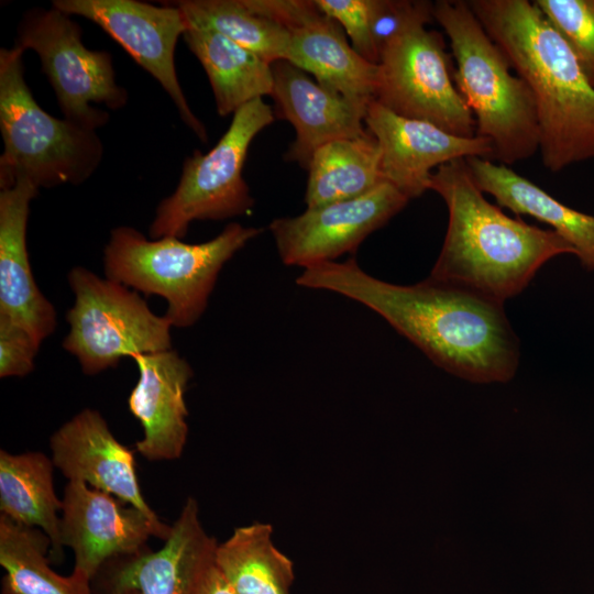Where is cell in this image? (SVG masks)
Segmentation results:
<instances>
[{
    "label": "cell",
    "instance_id": "8992f818",
    "mask_svg": "<svg viewBox=\"0 0 594 594\" xmlns=\"http://www.w3.org/2000/svg\"><path fill=\"white\" fill-rule=\"evenodd\" d=\"M261 232L230 223L212 240L189 244L174 237L147 240L131 227H117L105 248V273L147 296L165 298L164 316L170 324L189 327L206 310L223 265Z\"/></svg>",
    "mask_w": 594,
    "mask_h": 594
},
{
    "label": "cell",
    "instance_id": "d6986e66",
    "mask_svg": "<svg viewBox=\"0 0 594 594\" xmlns=\"http://www.w3.org/2000/svg\"><path fill=\"white\" fill-rule=\"evenodd\" d=\"M37 194L26 179L0 189V316L42 343L56 328V311L34 280L26 249L30 204Z\"/></svg>",
    "mask_w": 594,
    "mask_h": 594
},
{
    "label": "cell",
    "instance_id": "f1b7e54d",
    "mask_svg": "<svg viewBox=\"0 0 594 594\" xmlns=\"http://www.w3.org/2000/svg\"><path fill=\"white\" fill-rule=\"evenodd\" d=\"M435 2L411 0H371V36L378 56L383 50L415 23L435 21Z\"/></svg>",
    "mask_w": 594,
    "mask_h": 594
},
{
    "label": "cell",
    "instance_id": "ba28073f",
    "mask_svg": "<svg viewBox=\"0 0 594 594\" xmlns=\"http://www.w3.org/2000/svg\"><path fill=\"white\" fill-rule=\"evenodd\" d=\"M68 283L75 301L63 346L85 374L116 367L125 356L172 349L169 320L152 312L138 293L80 266L69 272Z\"/></svg>",
    "mask_w": 594,
    "mask_h": 594
},
{
    "label": "cell",
    "instance_id": "d4e9b609",
    "mask_svg": "<svg viewBox=\"0 0 594 594\" xmlns=\"http://www.w3.org/2000/svg\"><path fill=\"white\" fill-rule=\"evenodd\" d=\"M271 524L238 527L215 551V563L238 594H289L293 561L273 542Z\"/></svg>",
    "mask_w": 594,
    "mask_h": 594
},
{
    "label": "cell",
    "instance_id": "ac0fdd59",
    "mask_svg": "<svg viewBox=\"0 0 594 594\" xmlns=\"http://www.w3.org/2000/svg\"><path fill=\"white\" fill-rule=\"evenodd\" d=\"M132 359L140 377L130 393L128 406L143 428L135 451L150 461L179 459L188 435L185 392L193 370L172 349Z\"/></svg>",
    "mask_w": 594,
    "mask_h": 594
},
{
    "label": "cell",
    "instance_id": "cb8c5ba5",
    "mask_svg": "<svg viewBox=\"0 0 594 594\" xmlns=\"http://www.w3.org/2000/svg\"><path fill=\"white\" fill-rule=\"evenodd\" d=\"M380 162L378 144L369 131L358 138L336 140L320 146L308 166L307 208L367 194L385 182Z\"/></svg>",
    "mask_w": 594,
    "mask_h": 594
},
{
    "label": "cell",
    "instance_id": "f546056e",
    "mask_svg": "<svg viewBox=\"0 0 594 594\" xmlns=\"http://www.w3.org/2000/svg\"><path fill=\"white\" fill-rule=\"evenodd\" d=\"M327 16L345 31L351 45L364 59L378 64L371 36V0H315Z\"/></svg>",
    "mask_w": 594,
    "mask_h": 594
},
{
    "label": "cell",
    "instance_id": "d6a6232c",
    "mask_svg": "<svg viewBox=\"0 0 594 594\" xmlns=\"http://www.w3.org/2000/svg\"><path fill=\"white\" fill-rule=\"evenodd\" d=\"M121 594H140L138 591H127Z\"/></svg>",
    "mask_w": 594,
    "mask_h": 594
},
{
    "label": "cell",
    "instance_id": "2e32d148",
    "mask_svg": "<svg viewBox=\"0 0 594 594\" xmlns=\"http://www.w3.org/2000/svg\"><path fill=\"white\" fill-rule=\"evenodd\" d=\"M50 447L54 466L68 481L84 482L138 508L167 539L172 526L144 499L134 452L117 440L99 411L85 408L76 414L53 433Z\"/></svg>",
    "mask_w": 594,
    "mask_h": 594
},
{
    "label": "cell",
    "instance_id": "3957f363",
    "mask_svg": "<svg viewBox=\"0 0 594 594\" xmlns=\"http://www.w3.org/2000/svg\"><path fill=\"white\" fill-rule=\"evenodd\" d=\"M468 3L532 91L542 165L558 173L594 160V87L534 1Z\"/></svg>",
    "mask_w": 594,
    "mask_h": 594
},
{
    "label": "cell",
    "instance_id": "7a4b0ae2",
    "mask_svg": "<svg viewBox=\"0 0 594 594\" xmlns=\"http://www.w3.org/2000/svg\"><path fill=\"white\" fill-rule=\"evenodd\" d=\"M429 190L446 202L448 228L429 278L505 302L519 295L551 258L574 249L551 229L512 218L490 202L465 158L439 166Z\"/></svg>",
    "mask_w": 594,
    "mask_h": 594
},
{
    "label": "cell",
    "instance_id": "44dd1931",
    "mask_svg": "<svg viewBox=\"0 0 594 594\" xmlns=\"http://www.w3.org/2000/svg\"><path fill=\"white\" fill-rule=\"evenodd\" d=\"M477 187L501 208L532 217L563 238L581 265L594 272V216L569 207L509 166L488 158H465Z\"/></svg>",
    "mask_w": 594,
    "mask_h": 594
},
{
    "label": "cell",
    "instance_id": "6da1fadb",
    "mask_svg": "<svg viewBox=\"0 0 594 594\" xmlns=\"http://www.w3.org/2000/svg\"><path fill=\"white\" fill-rule=\"evenodd\" d=\"M296 283L371 308L436 365L466 381L504 383L518 369L519 340L504 302L429 277L392 284L364 272L354 257L306 267Z\"/></svg>",
    "mask_w": 594,
    "mask_h": 594
},
{
    "label": "cell",
    "instance_id": "8fae6325",
    "mask_svg": "<svg viewBox=\"0 0 594 594\" xmlns=\"http://www.w3.org/2000/svg\"><path fill=\"white\" fill-rule=\"evenodd\" d=\"M53 8L99 25L152 77L175 103L180 119L206 142L208 133L191 111L175 68V48L188 25L172 2L155 6L136 0H55Z\"/></svg>",
    "mask_w": 594,
    "mask_h": 594
},
{
    "label": "cell",
    "instance_id": "603a6c76",
    "mask_svg": "<svg viewBox=\"0 0 594 594\" xmlns=\"http://www.w3.org/2000/svg\"><path fill=\"white\" fill-rule=\"evenodd\" d=\"M53 460L43 452L12 454L0 451V509L13 521L41 529L50 539L52 552L61 556L63 501L55 494Z\"/></svg>",
    "mask_w": 594,
    "mask_h": 594
},
{
    "label": "cell",
    "instance_id": "9a60e30c",
    "mask_svg": "<svg viewBox=\"0 0 594 594\" xmlns=\"http://www.w3.org/2000/svg\"><path fill=\"white\" fill-rule=\"evenodd\" d=\"M62 501L63 547L74 552V570L90 580L108 560L145 551L150 537L165 540L144 513L84 482L68 481Z\"/></svg>",
    "mask_w": 594,
    "mask_h": 594
},
{
    "label": "cell",
    "instance_id": "5b68a950",
    "mask_svg": "<svg viewBox=\"0 0 594 594\" xmlns=\"http://www.w3.org/2000/svg\"><path fill=\"white\" fill-rule=\"evenodd\" d=\"M24 51L0 50V189L19 179L38 189L86 182L98 168L103 145L96 130L42 109L24 78Z\"/></svg>",
    "mask_w": 594,
    "mask_h": 594
},
{
    "label": "cell",
    "instance_id": "83f0119b",
    "mask_svg": "<svg viewBox=\"0 0 594 594\" xmlns=\"http://www.w3.org/2000/svg\"><path fill=\"white\" fill-rule=\"evenodd\" d=\"M594 87V0H535Z\"/></svg>",
    "mask_w": 594,
    "mask_h": 594
},
{
    "label": "cell",
    "instance_id": "30bf717a",
    "mask_svg": "<svg viewBox=\"0 0 594 594\" xmlns=\"http://www.w3.org/2000/svg\"><path fill=\"white\" fill-rule=\"evenodd\" d=\"M374 100L392 112L430 122L454 135H476L475 119L459 92L443 35L415 23L381 53Z\"/></svg>",
    "mask_w": 594,
    "mask_h": 594
},
{
    "label": "cell",
    "instance_id": "5bb4252c",
    "mask_svg": "<svg viewBox=\"0 0 594 594\" xmlns=\"http://www.w3.org/2000/svg\"><path fill=\"white\" fill-rule=\"evenodd\" d=\"M381 153V173L410 199L428 190L433 169L454 160L493 158L490 140L454 135L430 122L398 116L375 100L364 119Z\"/></svg>",
    "mask_w": 594,
    "mask_h": 594
},
{
    "label": "cell",
    "instance_id": "484cf974",
    "mask_svg": "<svg viewBox=\"0 0 594 594\" xmlns=\"http://www.w3.org/2000/svg\"><path fill=\"white\" fill-rule=\"evenodd\" d=\"M48 537L38 528L0 516V564L6 570L3 594H92L90 579L73 570L55 572L46 558Z\"/></svg>",
    "mask_w": 594,
    "mask_h": 594
},
{
    "label": "cell",
    "instance_id": "1f68e13d",
    "mask_svg": "<svg viewBox=\"0 0 594 594\" xmlns=\"http://www.w3.org/2000/svg\"><path fill=\"white\" fill-rule=\"evenodd\" d=\"M194 594H238L213 561L202 572Z\"/></svg>",
    "mask_w": 594,
    "mask_h": 594
},
{
    "label": "cell",
    "instance_id": "277c9868",
    "mask_svg": "<svg viewBox=\"0 0 594 594\" xmlns=\"http://www.w3.org/2000/svg\"><path fill=\"white\" fill-rule=\"evenodd\" d=\"M435 21L447 34L454 82L475 118L476 135L491 141L494 160L509 166L539 152L540 130L528 84L512 70L468 0H438Z\"/></svg>",
    "mask_w": 594,
    "mask_h": 594
},
{
    "label": "cell",
    "instance_id": "4316f807",
    "mask_svg": "<svg viewBox=\"0 0 594 594\" xmlns=\"http://www.w3.org/2000/svg\"><path fill=\"white\" fill-rule=\"evenodd\" d=\"M187 25L216 31L273 64L285 61L289 31L279 22L253 10L246 0L173 1Z\"/></svg>",
    "mask_w": 594,
    "mask_h": 594
},
{
    "label": "cell",
    "instance_id": "e0dca14e",
    "mask_svg": "<svg viewBox=\"0 0 594 594\" xmlns=\"http://www.w3.org/2000/svg\"><path fill=\"white\" fill-rule=\"evenodd\" d=\"M274 113L295 129V140L285 160L308 169L314 153L322 145L353 139L367 132L363 123L370 102L349 99L314 81L287 61L272 64Z\"/></svg>",
    "mask_w": 594,
    "mask_h": 594
},
{
    "label": "cell",
    "instance_id": "7c38bea8",
    "mask_svg": "<svg viewBox=\"0 0 594 594\" xmlns=\"http://www.w3.org/2000/svg\"><path fill=\"white\" fill-rule=\"evenodd\" d=\"M408 201L402 191L384 182L358 198L274 219L268 228L283 263L306 268L355 251Z\"/></svg>",
    "mask_w": 594,
    "mask_h": 594
},
{
    "label": "cell",
    "instance_id": "4dcf8cb0",
    "mask_svg": "<svg viewBox=\"0 0 594 594\" xmlns=\"http://www.w3.org/2000/svg\"><path fill=\"white\" fill-rule=\"evenodd\" d=\"M40 346L25 328L0 316V377H23L31 373Z\"/></svg>",
    "mask_w": 594,
    "mask_h": 594
},
{
    "label": "cell",
    "instance_id": "52a82bcc",
    "mask_svg": "<svg viewBox=\"0 0 594 594\" xmlns=\"http://www.w3.org/2000/svg\"><path fill=\"white\" fill-rule=\"evenodd\" d=\"M275 119L263 99L241 109L218 143L207 153L188 156L175 191L156 208L150 227L153 239L185 237L195 220H223L248 215L254 206L243 166L254 138Z\"/></svg>",
    "mask_w": 594,
    "mask_h": 594
},
{
    "label": "cell",
    "instance_id": "9c48e42d",
    "mask_svg": "<svg viewBox=\"0 0 594 594\" xmlns=\"http://www.w3.org/2000/svg\"><path fill=\"white\" fill-rule=\"evenodd\" d=\"M16 35L14 45L38 55L65 119L97 130L110 116L91 103L111 110L128 103V91L116 81L111 54L87 48L80 26L68 14L33 8L22 15Z\"/></svg>",
    "mask_w": 594,
    "mask_h": 594
},
{
    "label": "cell",
    "instance_id": "7402d4cb",
    "mask_svg": "<svg viewBox=\"0 0 594 594\" xmlns=\"http://www.w3.org/2000/svg\"><path fill=\"white\" fill-rule=\"evenodd\" d=\"M183 38L208 76L219 116L234 114L246 103L272 95V64L255 53L206 29L188 26Z\"/></svg>",
    "mask_w": 594,
    "mask_h": 594
},
{
    "label": "cell",
    "instance_id": "4fadbf2b",
    "mask_svg": "<svg viewBox=\"0 0 594 594\" xmlns=\"http://www.w3.org/2000/svg\"><path fill=\"white\" fill-rule=\"evenodd\" d=\"M249 6L283 24L290 34L287 62L315 76L321 86L349 99L371 102L378 65L349 44L343 29L315 0H246Z\"/></svg>",
    "mask_w": 594,
    "mask_h": 594
},
{
    "label": "cell",
    "instance_id": "ffe728a7",
    "mask_svg": "<svg viewBox=\"0 0 594 594\" xmlns=\"http://www.w3.org/2000/svg\"><path fill=\"white\" fill-rule=\"evenodd\" d=\"M164 546L127 557L113 576V594H194L218 546L204 529L195 498H187Z\"/></svg>",
    "mask_w": 594,
    "mask_h": 594
}]
</instances>
